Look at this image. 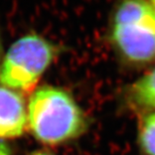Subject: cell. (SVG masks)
I'll list each match as a JSON object with an SVG mask.
<instances>
[{"label": "cell", "instance_id": "cell-9", "mask_svg": "<svg viewBox=\"0 0 155 155\" xmlns=\"http://www.w3.org/2000/svg\"><path fill=\"white\" fill-rule=\"evenodd\" d=\"M2 54V43H1V38H0V57H1Z\"/></svg>", "mask_w": 155, "mask_h": 155}, {"label": "cell", "instance_id": "cell-4", "mask_svg": "<svg viewBox=\"0 0 155 155\" xmlns=\"http://www.w3.org/2000/svg\"><path fill=\"white\" fill-rule=\"evenodd\" d=\"M27 125V109L20 93L0 86V139L16 138Z\"/></svg>", "mask_w": 155, "mask_h": 155}, {"label": "cell", "instance_id": "cell-1", "mask_svg": "<svg viewBox=\"0 0 155 155\" xmlns=\"http://www.w3.org/2000/svg\"><path fill=\"white\" fill-rule=\"evenodd\" d=\"M27 124L33 137L48 145L76 140L89 128L88 117L67 90L54 86L36 89L27 106Z\"/></svg>", "mask_w": 155, "mask_h": 155}, {"label": "cell", "instance_id": "cell-2", "mask_svg": "<svg viewBox=\"0 0 155 155\" xmlns=\"http://www.w3.org/2000/svg\"><path fill=\"white\" fill-rule=\"evenodd\" d=\"M114 51L132 64L155 61V8L148 0H121L109 28Z\"/></svg>", "mask_w": 155, "mask_h": 155}, {"label": "cell", "instance_id": "cell-10", "mask_svg": "<svg viewBox=\"0 0 155 155\" xmlns=\"http://www.w3.org/2000/svg\"><path fill=\"white\" fill-rule=\"evenodd\" d=\"M148 1H149V2L151 3V4L153 5V7L155 8V0H148Z\"/></svg>", "mask_w": 155, "mask_h": 155}, {"label": "cell", "instance_id": "cell-5", "mask_svg": "<svg viewBox=\"0 0 155 155\" xmlns=\"http://www.w3.org/2000/svg\"><path fill=\"white\" fill-rule=\"evenodd\" d=\"M122 99L127 110L140 115L155 111V66L130 84Z\"/></svg>", "mask_w": 155, "mask_h": 155}, {"label": "cell", "instance_id": "cell-8", "mask_svg": "<svg viewBox=\"0 0 155 155\" xmlns=\"http://www.w3.org/2000/svg\"><path fill=\"white\" fill-rule=\"evenodd\" d=\"M31 155H54V154H51L49 152H45V151H39V152H35Z\"/></svg>", "mask_w": 155, "mask_h": 155}, {"label": "cell", "instance_id": "cell-3", "mask_svg": "<svg viewBox=\"0 0 155 155\" xmlns=\"http://www.w3.org/2000/svg\"><path fill=\"white\" fill-rule=\"evenodd\" d=\"M60 54L54 42L30 32L12 43L0 63V86L31 92Z\"/></svg>", "mask_w": 155, "mask_h": 155}, {"label": "cell", "instance_id": "cell-7", "mask_svg": "<svg viewBox=\"0 0 155 155\" xmlns=\"http://www.w3.org/2000/svg\"><path fill=\"white\" fill-rule=\"evenodd\" d=\"M0 155H11V150L4 141L0 140Z\"/></svg>", "mask_w": 155, "mask_h": 155}, {"label": "cell", "instance_id": "cell-6", "mask_svg": "<svg viewBox=\"0 0 155 155\" xmlns=\"http://www.w3.org/2000/svg\"><path fill=\"white\" fill-rule=\"evenodd\" d=\"M139 155H155V111L140 115L136 132Z\"/></svg>", "mask_w": 155, "mask_h": 155}]
</instances>
